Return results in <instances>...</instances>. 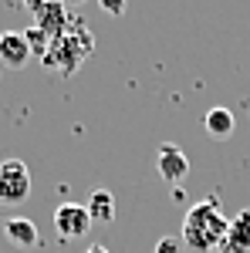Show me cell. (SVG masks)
Listing matches in <instances>:
<instances>
[{
  "mask_svg": "<svg viewBox=\"0 0 250 253\" xmlns=\"http://www.w3.org/2000/svg\"><path fill=\"white\" fill-rule=\"evenodd\" d=\"M227 226H230V219L220 213V196H210V199L196 203L186 213L179 240L193 253H213V250H220V243L227 236Z\"/></svg>",
  "mask_w": 250,
  "mask_h": 253,
  "instance_id": "cell-1",
  "label": "cell"
},
{
  "mask_svg": "<svg viewBox=\"0 0 250 253\" xmlns=\"http://www.w3.org/2000/svg\"><path fill=\"white\" fill-rule=\"evenodd\" d=\"M31 196V172L20 159L0 162V206H20Z\"/></svg>",
  "mask_w": 250,
  "mask_h": 253,
  "instance_id": "cell-2",
  "label": "cell"
},
{
  "mask_svg": "<svg viewBox=\"0 0 250 253\" xmlns=\"http://www.w3.org/2000/svg\"><path fill=\"white\" fill-rule=\"evenodd\" d=\"M88 226H92V216H88L85 206L61 203L58 210H54V230H58L61 240H78V236L88 233Z\"/></svg>",
  "mask_w": 250,
  "mask_h": 253,
  "instance_id": "cell-3",
  "label": "cell"
},
{
  "mask_svg": "<svg viewBox=\"0 0 250 253\" xmlns=\"http://www.w3.org/2000/svg\"><path fill=\"white\" fill-rule=\"evenodd\" d=\"M155 169H159V175H162L166 182L179 186V182H186V175H190V159H186V152H183L179 145L162 142V145H159V156H155Z\"/></svg>",
  "mask_w": 250,
  "mask_h": 253,
  "instance_id": "cell-4",
  "label": "cell"
},
{
  "mask_svg": "<svg viewBox=\"0 0 250 253\" xmlns=\"http://www.w3.org/2000/svg\"><path fill=\"white\" fill-rule=\"evenodd\" d=\"M220 253H250V210H240L230 219L227 236L220 243Z\"/></svg>",
  "mask_w": 250,
  "mask_h": 253,
  "instance_id": "cell-5",
  "label": "cell"
},
{
  "mask_svg": "<svg viewBox=\"0 0 250 253\" xmlns=\"http://www.w3.org/2000/svg\"><path fill=\"white\" fill-rule=\"evenodd\" d=\"M3 236H7V243H14L17 250H31V247H38V243H41L38 226H34L31 219H24V216H10V219H3Z\"/></svg>",
  "mask_w": 250,
  "mask_h": 253,
  "instance_id": "cell-6",
  "label": "cell"
},
{
  "mask_svg": "<svg viewBox=\"0 0 250 253\" xmlns=\"http://www.w3.org/2000/svg\"><path fill=\"white\" fill-rule=\"evenodd\" d=\"M27 58H31V47H27L24 34L3 31V34H0V64H7V68H24Z\"/></svg>",
  "mask_w": 250,
  "mask_h": 253,
  "instance_id": "cell-7",
  "label": "cell"
},
{
  "mask_svg": "<svg viewBox=\"0 0 250 253\" xmlns=\"http://www.w3.org/2000/svg\"><path fill=\"white\" fill-rule=\"evenodd\" d=\"M34 24H38L51 41H58L61 34H64V27H68V7H64L61 0H54L51 7H44L41 14H34Z\"/></svg>",
  "mask_w": 250,
  "mask_h": 253,
  "instance_id": "cell-8",
  "label": "cell"
},
{
  "mask_svg": "<svg viewBox=\"0 0 250 253\" xmlns=\"http://www.w3.org/2000/svg\"><path fill=\"white\" fill-rule=\"evenodd\" d=\"M203 128L210 138H230L233 128H237V118H233L230 108H210L203 118Z\"/></svg>",
  "mask_w": 250,
  "mask_h": 253,
  "instance_id": "cell-9",
  "label": "cell"
},
{
  "mask_svg": "<svg viewBox=\"0 0 250 253\" xmlns=\"http://www.w3.org/2000/svg\"><path fill=\"white\" fill-rule=\"evenodd\" d=\"M85 210L92 216V223H112L115 219V196L108 193V189H95L92 199L85 203Z\"/></svg>",
  "mask_w": 250,
  "mask_h": 253,
  "instance_id": "cell-10",
  "label": "cell"
},
{
  "mask_svg": "<svg viewBox=\"0 0 250 253\" xmlns=\"http://www.w3.org/2000/svg\"><path fill=\"white\" fill-rule=\"evenodd\" d=\"M20 34H24V41H27L31 54H41V58H44V54L51 51V38H48V34L41 31L38 24H31V27H27V31H20Z\"/></svg>",
  "mask_w": 250,
  "mask_h": 253,
  "instance_id": "cell-11",
  "label": "cell"
},
{
  "mask_svg": "<svg viewBox=\"0 0 250 253\" xmlns=\"http://www.w3.org/2000/svg\"><path fill=\"white\" fill-rule=\"evenodd\" d=\"M179 250H183V240L179 236H159L152 253H179Z\"/></svg>",
  "mask_w": 250,
  "mask_h": 253,
  "instance_id": "cell-12",
  "label": "cell"
},
{
  "mask_svg": "<svg viewBox=\"0 0 250 253\" xmlns=\"http://www.w3.org/2000/svg\"><path fill=\"white\" fill-rule=\"evenodd\" d=\"M98 7H101L108 17H122L125 7H129V0H98Z\"/></svg>",
  "mask_w": 250,
  "mask_h": 253,
  "instance_id": "cell-13",
  "label": "cell"
},
{
  "mask_svg": "<svg viewBox=\"0 0 250 253\" xmlns=\"http://www.w3.org/2000/svg\"><path fill=\"white\" fill-rule=\"evenodd\" d=\"M51 3H54V0H24V10L34 17V14H41V10H44V7H51Z\"/></svg>",
  "mask_w": 250,
  "mask_h": 253,
  "instance_id": "cell-14",
  "label": "cell"
},
{
  "mask_svg": "<svg viewBox=\"0 0 250 253\" xmlns=\"http://www.w3.org/2000/svg\"><path fill=\"white\" fill-rule=\"evenodd\" d=\"M85 253H108V247H101V243H95V247H88Z\"/></svg>",
  "mask_w": 250,
  "mask_h": 253,
  "instance_id": "cell-15",
  "label": "cell"
},
{
  "mask_svg": "<svg viewBox=\"0 0 250 253\" xmlns=\"http://www.w3.org/2000/svg\"><path fill=\"white\" fill-rule=\"evenodd\" d=\"M64 7H78V3H85V0H61Z\"/></svg>",
  "mask_w": 250,
  "mask_h": 253,
  "instance_id": "cell-16",
  "label": "cell"
}]
</instances>
